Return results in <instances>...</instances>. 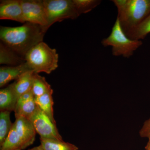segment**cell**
<instances>
[{
	"instance_id": "19",
	"label": "cell",
	"mask_w": 150,
	"mask_h": 150,
	"mask_svg": "<svg viewBox=\"0 0 150 150\" xmlns=\"http://www.w3.org/2000/svg\"><path fill=\"white\" fill-rule=\"evenodd\" d=\"M11 112L6 110L0 112V146L5 141L12 127L13 123L11 121Z\"/></svg>"
},
{
	"instance_id": "15",
	"label": "cell",
	"mask_w": 150,
	"mask_h": 150,
	"mask_svg": "<svg viewBox=\"0 0 150 150\" xmlns=\"http://www.w3.org/2000/svg\"><path fill=\"white\" fill-rule=\"evenodd\" d=\"M53 91L48 92L41 96L35 98V103L38 107L51 119L54 124H56V121L54 117V100Z\"/></svg>"
},
{
	"instance_id": "22",
	"label": "cell",
	"mask_w": 150,
	"mask_h": 150,
	"mask_svg": "<svg viewBox=\"0 0 150 150\" xmlns=\"http://www.w3.org/2000/svg\"><path fill=\"white\" fill-rule=\"evenodd\" d=\"M139 134L142 138H147L149 140H150V117L143 124Z\"/></svg>"
},
{
	"instance_id": "8",
	"label": "cell",
	"mask_w": 150,
	"mask_h": 150,
	"mask_svg": "<svg viewBox=\"0 0 150 150\" xmlns=\"http://www.w3.org/2000/svg\"><path fill=\"white\" fill-rule=\"evenodd\" d=\"M0 19L24 23L21 0H2L0 3Z\"/></svg>"
},
{
	"instance_id": "9",
	"label": "cell",
	"mask_w": 150,
	"mask_h": 150,
	"mask_svg": "<svg viewBox=\"0 0 150 150\" xmlns=\"http://www.w3.org/2000/svg\"><path fill=\"white\" fill-rule=\"evenodd\" d=\"M15 118L14 126L26 149L34 143L36 131L31 121L27 118L22 116H18Z\"/></svg>"
},
{
	"instance_id": "23",
	"label": "cell",
	"mask_w": 150,
	"mask_h": 150,
	"mask_svg": "<svg viewBox=\"0 0 150 150\" xmlns=\"http://www.w3.org/2000/svg\"><path fill=\"white\" fill-rule=\"evenodd\" d=\"M28 150H43V148L41 146V145L35 146V147H33L32 149H30Z\"/></svg>"
},
{
	"instance_id": "4",
	"label": "cell",
	"mask_w": 150,
	"mask_h": 150,
	"mask_svg": "<svg viewBox=\"0 0 150 150\" xmlns=\"http://www.w3.org/2000/svg\"><path fill=\"white\" fill-rule=\"evenodd\" d=\"M101 43L105 47L111 46L113 56H123L126 58L133 56L134 51L143 44L142 40H133L127 36L122 29L118 18L112 28L110 35L103 39Z\"/></svg>"
},
{
	"instance_id": "21",
	"label": "cell",
	"mask_w": 150,
	"mask_h": 150,
	"mask_svg": "<svg viewBox=\"0 0 150 150\" xmlns=\"http://www.w3.org/2000/svg\"><path fill=\"white\" fill-rule=\"evenodd\" d=\"M77 11L80 15L87 13L95 8L101 3L98 0H73Z\"/></svg>"
},
{
	"instance_id": "1",
	"label": "cell",
	"mask_w": 150,
	"mask_h": 150,
	"mask_svg": "<svg viewBox=\"0 0 150 150\" xmlns=\"http://www.w3.org/2000/svg\"><path fill=\"white\" fill-rule=\"evenodd\" d=\"M46 33L42 26L26 22L18 27L1 26L0 38L5 45L24 59L30 49L43 42Z\"/></svg>"
},
{
	"instance_id": "18",
	"label": "cell",
	"mask_w": 150,
	"mask_h": 150,
	"mask_svg": "<svg viewBox=\"0 0 150 150\" xmlns=\"http://www.w3.org/2000/svg\"><path fill=\"white\" fill-rule=\"evenodd\" d=\"M40 145L43 150H78L75 145L64 141L40 138Z\"/></svg>"
},
{
	"instance_id": "17",
	"label": "cell",
	"mask_w": 150,
	"mask_h": 150,
	"mask_svg": "<svg viewBox=\"0 0 150 150\" xmlns=\"http://www.w3.org/2000/svg\"><path fill=\"white\" fill-rule=\"evenodd\" d=\"M53 91L45 78L34 73L33 78L31 91L35 98Z\"/></svg>"
},
{
	"instance_id": "20",
	"label": "cell",
	"mask_w": 150,
	"mask_h": 150,
	"mask_svg": "<svg viewBox=\"0 0 150 150\" xmlns=\"http://www.w3.org/2000/svg\"><path fill=\"white\" fill-rule=\"evenodd\" d=\"M150 33V14L142 23L135 29L127 33L128 37L133 40L144 39Z\"/></svg>"
},
{
	"instance_id": "3",
	"label": "cell",
	"mask_w": 150,
	"mask_h": 150,
	"mask_svg": "<svg viewBox=\"0 0 150 150\" xmlns=\"http://www.w3.org/2000/svg\"><path fill=\"white\" fill-rule=\"evenodd\" d=\"M30 69L35 74H51L58 68L59 55L56 49L41 42L30 49L24 58Z\"/></svg>"
},
{
	"instance_id": "11",
	"label": "cell",
	"mask_w": 150,
	"mask_h": 150,
	"mask_svg": "<svg viewBox=\"0 0 150 150\" xmlns=\"http://www.w3.org/2000/svg\"><path fill=\"white\" fill-rule=\"evenodd\" d=\"M31 71L26 62L16 66H6L0 68V87L8 83L11 81L17 79L23 73Z\"/></svg>"
},
{
	"instance_id": "6",
	"label": "cell",
	"mask_w": 150,
	"mask_h": 150,
	"mask_svg": "<svg viewBox=\"0 0 150 150\" xmlns=\"http://www.w3.org/2000/svg\"><path fill=\"white\" fill-rule=\"evenodd\" d=\"M28 120L31 121L40 138L63 141L56 124H54L39 107Z\"/></svg>"
},
{
	"instance_id": "14",
	"label": "cell",
	"mask_w": 150,
	"mask_h": 150,
	"mask_svg": "<svg viewBox=\"0 0 150 150\" xmlns=\"http://www.w3.org/2000/svg\"><path fill=\"white\" fill-rule=\"evenodd\" d=\"M24 58L9 48L4 43H0V64L16 66L25 63Z\"/></svg>"
},
{
	"instance_id": "2",
	"label": "cell",
	"mask_w": 150,
	"mask_h": 150,
	"mask_svg": "<svg viewBox=\"0 0 150 150\" xmlns=\"http://www.w3.org/2000/svg\"><path fill=\"white\" fill-rule=\"evenodd\" d=\"M117 18L126 34L142 23L150 14V0H113Z\"/></svg>"
},
{
	"instance_id": "10",
	"label": "cell",
	"mask_w": 150,
	"mask_h": 150,
	"mask_svg": "<svg viewBox=\"0 0 150 150\" xmlns=\"http://www.w3.org/2000/svg\"><path fill=\"white\" fill-rule=\"evenodd\" d=\"M38 107L35 97L31 90L18 98L14 110L15 116H22L28 119L36 111Z\"/></svg>"
},
{
	"instance_id": "16",
	"label": "cell",
	"mask_w": 150,
	"mask_h": 150,
	"mask_svg": "<svg viewBox=\"0 0 150 150\" xmlns=\"http://www.w3.org/2000/svg\"><path fill=\"white\" fill-rule=\"evenodd\" d=\"M25 149L13 123L8 136L3 144L0 146V150H23Z\"/></svg>"
},
{
	"instance_id": "5",
	"label": "cell",
	"mask_w": 150,
	"mask_h": 150,
	"mask_svg": "<svg viewBox=\"0 0 150 150\" xmlns=\"http://www.w3.org/2000/svg\"><path fill=\"white\" fill-rule=\"evenodd\" d=\"M46 10L48 28L57 22H61L67 19H75L79 16L73 0H43Z\"/></svg>"
},
{
	"instance_id": "24",
	"label": "cell",
	"mask_w": 150,
	"mask_h": 150,
	"mask_svg": "<svg viewBox=\"0 0 150 150\" xmlns=\"http://www.w3.org/2000/svg\"><path fill=\"white\" fill-rule=\"evenodd\" d=\"M146 150H150V140H149L147 144L145 147Z\"/></svg>"
},
{
	"instance_id": "13",
	"label": "cell",
	"mask_w": 150,
	"mask_h": 150,
	"mask_svg": "<svg viewBox=\"0 0 150 150\" xmlns=\"http://www.w3.org/2000/svg\"><path fill=\"white\" fill-rule=\"evenodd\" d=\"M34 74L33 71L23 73L12 83L14 91L18 99L23 94L31 90Z\"/></svg>"
},
{
	"instance_id": "12",
	"label": "cell",
	"mask_w": 150,
	"mask_h": 150,
	"mask_svg": "<svg viewBox=\"0 0 150 150\" xmlns=\"http://www.w3.org/2000/svg\"><path fill=\"white\" fill-rule=\"evenodd\" d=\"M18 99L12 83L0 90V110L11 111L14 110Z\"/></svg>"
},
{
	"instance_id": "7",
	"label": "cell",
	"mask_w": 150,
	"mask_h": 150,
	"mask_svg": "<svg viewBox=\"0 0 150 150\" xmlns=\"http://www.w3.org/2000/svg\"><path fill=\"white\" fill-rule=\"evenodd\" d=\"M25 22L38 25L45 32L48 19L43 0H21Z\"/></svg>"
}]
</instances>
